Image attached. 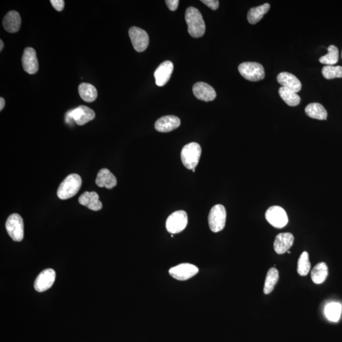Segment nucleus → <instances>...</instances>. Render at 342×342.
Returning a JSON list of instances; mask_svg holds the SVG:
<instances>
[{
	"label": "nucleus",
	"mask_w": 342,
	"mask_h": 342,
	"mask_svg": "<svg viewBox=\"0 0 342 342\" xmlns=\"http://www.w3.org/2000/svg\"><path fill=\"white\" fill-rule=\"evenodd\" d=\"M188 31L193 38H201L205 32V24L201 12L195 7H188L185 13Z\"/></svg>",
	"instance_id": "obj_1"
},
{
	"label": "nucleus",
	"mask_w": 342,
	"mask_h": 342,
	"mask_svg": "<svg viewBox=\"0 0 342 342\" xmlns=\"http://www.w3.org/2000/svg\"><path fill=\"white\" fill-rule=\"evenodd\" d=\"M82 184L80 176L76 174L68 175L60 184L57 190V196L60 199L67 200L76 195Z\"/></svg>",
	"instance_id": "obj_2"
},
{
	"label": "nucleus",
	"mask_w": 342,
	"mask_h": 342,
	"mask_svg": "<svg viewBox=\"0 0 342 342\" xmlns=\"http://www.w3.org/2000/svg\"><path fill=\"white\" fill-rule=\"evenodd\" d=\"M202 149L199 143L192 142L185 145L181 152L184 166L189 170L195 169L199 162Z\"/></svg>",
	"instance_id": "obj_3"
},
{
	"label": "nucleus",
	"mask_w": 342,
	"mask_h": 342,
	"mask_svg": "<svg viewBox=\"0 0 342 342\" xmlns=\"http://www.w3.org/2000/svg\"><path fill=\"white\" fill-rule=\"evenodd\" d=\"M95 117V113L91 109L85 105H81L76 109L71 110L66 114V120L68 123L76 122L77 125L83 126L91 121Z\"/></svg>",
	"instance_id": "obj_4"
},
{
	"label": "nucleus",
	"mask_w": 342,
	"mask_h": 342,
	"mask_svg": "<svg viewBox=\"0 0 342 342\" xmlns=\"http://www.w3.org/2000/svg\"><path fill=\"white\" fill-rule=\"evenodd\" d=\"M208 225L214 233L222 231L225 228L227 221V210L225 206L220 204L213 206L208 217Z\"/></svg>",
	"instance_id": "obj_5"
},
{
	"label": "nucleus",
	"mask_w": 342,
	"mask_h": 342,
	"mask_svg": "<svg viewBox=\"0 0 342 342\" xmlns=\"http://www.w3.org/2000/svg\"><path fill=\"white\" fill-rule=\"evenodd\" d=\"M238 70L245 79L251 81H261L265 77L263 66L257 62H244L238 66Z\"/></svg>",
	"instance_id": "obj_6"
},
{
	"label": "nucleus",
	"mask_w": 342,
	"mask_h": 342,
	"mask_svg": "<svg viewBox=\"0 0 342 342\" xmlns=\"http://www.w3.org/2000/svg\"><path fill=\"white\" fill-rule=\"evenodd\" d=\"M6 231L15 242H21L23 238V222L22 217L13 214L8 217L6 222Z\"/></svg>",
	"instance_id": "obj_7"
},
{
	"label": "nucleus",
	"mask_w": 342,
	"mask_h": 342,
	"mask_svg": "<svg viewBox=\"0 0 342 342\" xmlns=\"http://www.w3.org/2000/svg\"><path fill=\"white\" fill-rule=\"evenodd\" d=\"M188 224V216L184 210H178L170 215L166 221V229L171 234L180 233Z\"/></svg>",
	"instance_id": "obj_8"
},
{
	"label": "nucleus",
	"mask_w": 342,
	"mask_h": 342,
	"mask_svg": "<svg viewBox=\"0 0 342 342\" xmlns=\"http://www.w3.org/2000/svg\"><path fill=\"white\" fill-rule=\"evenodd\" d=\"M266 219L273 227L283 228L287 225L288 218L285 210L279 206H272L266 212Z\"/></svg>",
	"instance_id": "obj_9"
},
{
	"label": "nucleus",
	"mask_w": 342,
	"mask_h": 342,
	"mask_svg": "<svg viewBox=\"0 0 342 342\" xmlns=\"http://www.w3.org/2000/svg\"><path fill=\"white\" fill-rule=\"evenodd\" d=\"M129 36L133 46L137 52H143L149 45V36L147 32L137 27H131L129 30Z\"/></svg>",
	"instance_id": "obj_10"
},
{
	"label": "nucleus",
	"mask_w": 342,
	"mask_h": 342,
	"mask_svg": "<svg viewBox=\"0 0 342 342\" xmlns=\"http://www.w3.org/2000/svg\"><path fill=\"white\" fill-rule=\"evenodd\" d=\"M169 272L174 279L185 281L195 276L199 272V269L193 264L184 263L170 269Z\"/></svg>",
	"instance_id": "obj_11"
},
{
	"label": "nucleus",
	"mask_w": 342,
	"mask_h": 342,
	"mask_svg": "<svg viewBox=\"0 0 342 342\" xmlns=\"http://www.w3.org/2000/svg\"><path fill=\"white\" fill-rule=\"evenodd\" d=\"M56 273L52 269L43 271L34 282V289L38 292H44L52 287L55 282Z\"/></svg>",
	"instance_id": "obj_12"
},
{
	"label": "nucleus",
	"mask_w": 342,
	"mask_h": 342,
	"mask_svg": "<svg viewBox=\"0 0 342 342\" xmlns=\"http://www.w3.org/2000/svg\"><path fill=\"white\" fill-rule=\"evenodd\" d=\"M23 70L29 74H34L39 69L38 60L34 49L28 47L24 49L22 57Z\"/></svg>",
	"instance_id": "obj_13"
},
{
	"label": "nucleus",
	"mask_w": 342,
	"mask_h": 342,
	"mask_svg": "<svg viewBox=\"0 0 342 342\" xmlns=\"http://www.w3.org/2000/svg\"><path fill=\"white\" fill-rule=\"evenodd\" d=\"M193 92L196 98L205 102L214 100L217 95L214 88L203 82L195 83L193 87Z\"/></svg>",
	"instance_id": "obj_14"
},
{
	"label": "nucleus",
	"mask_w": 342,
	"mask_h": 342,
	"mask_svg": "<svg viewBox=\"0 0 342 342\" xmlns=\"http://www.w3.org/2000/svg\"><path fill=\"white\" fill-rule=\"evenodd\" d=\"M173 68V64L171 61L163 62L157 68L154 72V77L158 87L166 85L171 78Z\"/></svg>",
	"instance_id": "obj_15"
},
{
	"label": "nucleus",
	"mask_w": 342,
	"mask_h": 342,
	"mask_svg": "<svg viewBox=\"0 0 342 342\" xmlns=\"http://www.w3.org/2000/svg\"><path fill=\"white\" fill-rule=\"evenodd\" d=\"M180 125L181 120L177 116L166 115L157 120L155 128L159 132L169 133L179 128Z\"/></svg>",
	"instance_id": "obj_16"
},
{
	"label": "nucleus",
	"mask_w": 342,
	"mask_h": 342,
	"mask_svg": "<svg viewBox=\"0 0 342 342\" xmlns=\"http://www.w3.org/2000/svg\"><path fill=\"white\" fill-rule=\"evenodd\" d=\"M294 242V236L290 233L277 234L275 238L274 249L277 254H283L291 248Z\"/></svg>",
	"instance_id": "obj_17"
},
{
	"label": "nucleus",
	"mask_w": 342,
	"mask_h": 342,
	"mask_svg": "<svg viewBox=\"0 0 342 342\" xmlns=\"http://www.w3.org/2000/svg\"><path fill=\"white\" fill-rule=\"evenodd\" d=\"M277 81L283 87L296 92L300 91L302 84L296 76L289 72H281L277 76Z\"/></svg>",
	"instance_id": "obj_18"
},
{
	"label": "nucleus",
	"mask_w": 342,
	"mask_h": 342,
	"mask_svg": "<svg viewBox=\"0 0 342 342\" xmlns=\"http://www.w3.org/2000/svg\"><path fill=\"white\" fill-rule=\"evenodd\" d=\"M78 201L81 205L94 211H98L102 208V202L99 201V195L94 191H86L79 197Z\"/></svg>",
	"instance_id": "obj_19"
},
{
	"label": "nucleus",
	"mask_w": 342,
	"mask_h": 342,
	"mask_svg": "<svg viewBox=\"0 0 342 342\" xmlns=\"http://www.w3.org/2000/svg\"><path fill=\"white\" fill-rule=\"evenodd\" d=\"M3 25L6 31L15 33L20 29L21 18L20 14L16 11H10L4 17Z\"/></svg>",
	"instance_id": "obj_20"
},
{
	"label": "nucleus",
	"mask_w": 342,
	"mask_h": 342,
	"mask_svg": "<svg viewBox=\"0 0 342 342\" xmlns=\"http://www.w3.org/2000/svg\"><path fill=\"white\" fill-rule=\"evenodd\" d=\"M96 184L101 188L105 187L107 189H112L117 185V179L109 169H102L98 172Z\"/></svg>",
	"instance_id": "obj_21"
},
{
	"label": "nucleus",
	"mask_w": 342,
	"mask_h": 342,
	"mask_svg": "<svg viewBox=\"0 0 342 342\" xmlns=\"http://www.w3.org/2000/svg\"><path fill=\"white\" fill-rule=\"evenodd\" d=\"M305 113L309 117L318 120H326L328 113L324 107L318 103H310L305 109Z\"/></svg>",
	"instance_id": "obj_22"
},
{
	"label": "nucleus",
	"mask_w": 342,
	"mask_h": 342,
	"mask_svg": "<svg viewBox=\"0 0 342 342\" xmlns=\"http://www.w3.org/2000/svg\"><path fill=\"white\" fill-rule=\"evenodd\" d=\"M270 9V5L269 3L264 4L257 7L251 8L247 14V19L249 23L251 24H255L259 22Z\"/></svg>",
	"instance_id": "obj_23"
},
{
	"label": "nucleus",
	"mask_w": 342,
	"mask_h": 342,
	"mask_svg": "<svg viewBox=\"0 0 342 342\" xmlns=\"http://www.w3.org/2000/svg\"><path fill=\"white\" fill-rule=\"evenodd\" d=\"M78 91L82 99L87 102H92L97 98L96 88L89 83H82L79 86Z\"/></svg>",
	"instance_id": "obj_24"
},
{
	"label": "nucleus",
	"mask_w": 342,
	"mask_h": 342,
	"mask_svg": "<svg viewBox=\"0 0 342 342\" xmlns=\"http://www.w3.org/2000/svg\"><path fill=\"white\" fill-rule=\"evenodd\" d=\"M328 274V266L324 262H320L314 267L311 272V279L316 284L323 283Z\"/></svg>",
	"instance_id": "obj_25"
},
{
	"label": "nucleus",
	"mask_w": 342,
	"mask_h": 342,
	"mask_svg": "<svg viewBox=\"0 0 342 342\" xmlns=\"http://www.w3.org/2000/svg\"><path fill=\"white\" fill-rule=\"evenodd\" d=\"M279 94L284 102L289 106L296 107L300 102V97L297 92L288 89V88L281 87L279 88Z\"/></svg>",
	"instance_id": "obj_26"
},
{
	"label": "nucleus",
	"mask_w": 342,
	"mask_h": 342,
	"mask_svg": "<svg viewBox=\"0 0 342 342\" xmlns=\"http://www.w3.org/2000/svg\"><path fill=\"white\" fill-rule=\"evenodd\" d=\"M279 279V272L275 268H271L267 273L264 292L266 295L270 294L274 290L275 285Z\"/></svg>",
	"instance_id": "obj_27"
},
{
	"label": "nucleus",
	"mask_w": 342,
	"mask_h": 342,
	"mask_svg": "<svg viewBox=\"0 0 342 342\" xmlns=\"http://www.w3.org/2000/svg\"><path fill=\"white\" fill-rule=\"evenodd\" d=\"M342 307L341 304L337 302H331L326 305L324 309V313L328 320L332 322L339 321L341 318Z\"/></svg>",
	"instance_id": "obj_28"
},
{
	"label": "nucleus",
	"mask_w": 342,
	"mask_h": 342,
	"mask_svg": "<svg viewBox=\"0 0 342 342\" xmlns=\"http://www.w3.org/2000/svg\"><path fill=\"white\" fill-rule=\"evenodd\" d=\"M328 53L319 59V62L326 66H334L339 61V51L336 46L330 45L328 48Z\"/></svg>",
	"instance_id": "obj_29"
},
{
	"label": "nucleus",
	"mask_w": 342,
	"mask_h": 342,
	"mask_svg": "<svg viewBox=\"0 0 342 342\" xmlns=\"http://www.w3.org/2000/svg\"><path fill=\"white\" fill-rule=\"evenodd\" d=\"M311 270L309 253L304 251L300 255L298 261L297 272L300 276H306Z\"/></svg>",
	"instance_id": "obj_30"
},
{
	"label": "nucleus",
	"mask_w": 342,
	"mask_h": 342,
	"mask_svg": "<svg viewBox=\"0 0 342 342\" xmlns=\"http://www.w3.org/2000/svg\"><path fill=\"white\" fill-rule=\"evenodd\" d=\"M322 76L327 79L342 78V67L326 66L322 69Z\"/></svg>",
	"instance_id": "obj_31"
},
{
	"label": "nucleus",
	"mask_w": 342,
	"mask_h": 342,
	"mask_svg": "<svg viewBox=\"0 0 342 342\" xmlns=\"http://www.w3.org/2000/svg\"><path fill=\"white\" fill-rule=\"evenodd\" d=\"M201 2L213 10H216L219 8V2L217 0H202Z\"/></svg>",
	"instance_id": "obj_32"
},
{
	"label": "nucleus",
	"mask_w": 342,
	"mask_h": 342,
	"mask_svg": "<svg viewBox=\"0 0 342 342\" xmlns=\"http://www.w3.org/2000/svg\"><path fill=\"white\" fill-rule=\"evenodd\" d=\"M50 3L55 9L59 12L64 9L65 5V2L63 0H51Z\"/></svg>",
	"instance_id": "obj_33"
},
{
	"label": "nucleus",
	"mask_w": 342,
	"mask_h": 342,
	"mask_svg": "<svg viewBox=\"0 0 342 342\" xmlns=\"http://www.w3.org/2000/svg\"><path fill=\"white\" fill-rule=\"evenodd\" d=\"M180 1L178 0H166L165 3L171 11H175L177 10Z\"/></svg>",
	"instance_id": "obj_34"
},
{
	"label": "nucleus",
	"mask_w": 342,
	"mask_h": 342,
	"mask_svg": "<svg viewBox=\"0 0 342 342\" xmlns=\"http://www.w3.org/2000/svg\"><path fill=\"white\" fill-rule=\"evenodd\" d=\"M5 102L4 98L1 97L0 98V111H1L3 109L4 107H5Z\"/></svg>",
	"instance_id": "obj_35"
},
{
	"label": "nucleus",
	"mask_w": 342,
	"mask_h": 342,
	"mask_svg": "<svg viewBox=\"0 0 342 342\" xmlns=\"http://www.w3.org/2000/svg\"><path fill=\"white\" fill-rule=\"evenodd\" d=\"M3 46H4V44H3V41H2L1 40H0V51H2V49H3Z\"/></svg>",
	"instance_id": "obj_36"
},
{
	"label": "nucleus",
	"mask_w": 342,
	"mask_h": 342,
	"mask_svg": "<svg viewBox=\"0 0 342 342\" xmlns=\"http://www.w3.org/2000/svg\"><path fill=\"white\" fill-rule=\"evenodd\" d=\"M288 253H291L290 251H288Z\"/></svg>",
	"instance_id": "obj_37"
},
{
	"label": "nucleus",
	"mask_w": 342,
	"mask_h": 342,
	"mask_svg": "<svg viewBox=\"0 0 342 342\" xmlns=\"http://www.w3.org/2000/svg\"></svg>",
	"instance_id": "obj_38"
}]
</instances>
